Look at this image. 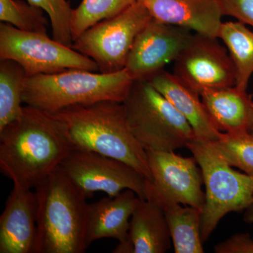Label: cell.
I'll list each match as a JSON object with an SVG mask.
<instances>
[{
	"mask_svg": "<svg viewBox=\"0 0 253 253\" xmlns=\"http://www.w3.org/2000/svg\"><path fill=\"white\" fill-rule=\"evenodd\" d=\"M49 113L62 121L76 149L122 161L151 180L146 151L131 132L123 102L75 105Z\"/></svg>",
	"mask_w": 253,
	"mask_h": 253,
	"instance_id": "7a4b0ae2",
	"label": "cell"
},
{
	"mask_svg": "<svg viewBox=\"0 0 253 253\" xmlns=\"http://www.w3.org/2000/svg\"><path fill=\"white\" fill-rule=\"evenodd\" d=\"M152 16L137 0L114 17L96 23L73 42L72 48L92 59L99 71H122L136 36Z\"/></svg>",
	"mask_w": 253,
	"mask_h": 253,
	"instance_id": "ba28073f",
	"label": "cell"
},
{
	"mask_svg": "<svg viewBox=\"0 0 253 253\" xmlns=\"http://www.w3.org/2000/svg\"><path fill=\"white\" fill-rule=\"evenodd\" d=\"M153 18L218 38L224 16L219 0H140Z\"/></svg>",
	"mask_w": 253,
	"mask_h": 253,
	"instance_id": "5bb4252c",
	"label": "cell"
},
{
	"mask_svg": "<svg viewBox=\"0 0 253 253\" xmlns=\"http://www.w3.org/2000/svg\"><path fill=\"white\" fill-rule=\"evenodd\" d=\"M186 148L201 168L206 187L201 225L204 243L228 213L245 211L252 204L253 176L235 170L212 141L194 139Z\"/></svg>",
	"mask_w": 253,
	"mask_h": 253,
	"instance_id": "8992f818",
	"label": "cell"
},
{
	"mask_svg": "<svg viewBox=\"0 0 253 253\" xmlns=\"http://www.w3.org/2000/svg\"><path fill=\"white\" fill-rule=\"evenodd\" d=\"M193 34L180 26L153 18L136 36L125 69L133 81H150L175 61Z\"/></svg>",
	"mask_w": 253,
	"mask_h": 253,
	"instance_id": "7c38bea8",
	"label": "cell"
},
{
	"mask_svg": "<svg viewBox=\"0 0 253 253\" xmlns=\"http://www.w3.org/2000/svg\"><path fill=\"white\" fill-rule=\"evenodd\" d=\"M28 3L44 10L49 16L53 38L72 48L71 20L73 10L66 0H27Z\"/></svg>",
	"mask_w": 253,
	"mask_h": 253,
	"instance_id": "d4e9b609",
	"label": "cell"
},
{
	"mask_svg": "<svg viewBox=\"0 0 253 253\" xmlns=\"http://www.w3.org/2000/svg\"><path fill=\"white\" fill-rule=\"evenodd\" d=\"M245 211H246L244 214L245 221L249 224H253V201Z\"/></svg>",
	"mask_w": 253,
	"mask_h": 253,
	"instance_id": "83f0119b",
	"label": "cell"
},
{
	"mask_svg": "<svg viewBox=\"0 0 253 253\" xmlns=\"http://www.w3.org/2000/svg\"><path fill=\"white\" fill-rule=\"evenodd\" d=\"M37 212L35 191L14 185L0 216V253H35Z\"/></svg>",
	"mask_w": 253,
	"mask_h": 253,
	"instance_id": "4fadbf2b",
	"label": "cell"
},
{
	"mask_svg": "<svg viewBox=\"0 0 253 253\" xmlns=\"http://www.w3.org/2000/svg\"><path fill=\"white\" fill-rule=\"evenodd\" d=\"M26 78L19 63L13 60H0V130L22 114L23 89Z\"/></svg>",
	"mask_w": 253,
	"mask_h": 253,
	"instance_id": "44dd1931",
	"label": "cell"
},
{
	"mask_svg": "<svg viewBox=\"0 0 253 253\" xmlns=\"http://www.w3.org/2000/svg\"><path fill=\"white\" fill-rule=\"evenodd\" d=\"M137 0H82L71 20L73 42L84 31L104 20L114 17Z\"/></svg>",
	"mask_w": 253,
	"mask_h": 253,
	"instance_id": "7402d4cb",
	"label": "cell"
},
{
	"mask_svg": "<svg viewBox=\"0 0 253 253\" xmlns=\"http://www.w3.org/2000/svg\"><path fill=\"white\" fill-rule=\"evenodd\" d=\"M250 132H251L253 135V113L252 120H251V126H250Z\"/></svg>",
	"mask_w": 253,
	"mask_h": 253,
	"instance_id": "f1b7e54d",
	"label": "cell"
},
{
	"mask_svg": "<svg viewBox=\"0 0 253 253\" xmlns=\"http://www.w3.org/2000/svg\"><path fill=\"white\" fill-rule=\"evenodd\" d=\"M123 104L131 132L146 151H174L196 139L187 120L149 81L134 82Z\"/></svg>",
	"mask_w": 253,
	"mask_h": 253,
	"instance_id": "5b68a950",
	"label": "cell"
},
{
	"mask_svg": "<svg viewBox=\"0 0 253 253\" xmlns=\"http://www.w3.org/2000/svg\"><path fill=\"white\" fill-rule=\"evenodd\" d=\"M174 73L199 92L236 86L235 66L218 38L195 33L174 61Z\"/></svg>",
	"mask_w": 253,
	"mask_h": 253,
	"instance_id": "8fae6325",
	"label": "cell"
},
{
	"mask_svg": "<svg viewBox=\"0 0 253 253\" xmlns=\"http://www.w3.org/2000/svg\"><path fill=\"white\" fill-rule=\"evenodd\" d=\"M216 253H253V239L249 233H239L214 246Z\"/></svg>",
	"mask_w": 253,
	"mask_h": 253,
	"instance_id": "4316f807",
	"label": "cell"
},
{
	"mask_svg": "<svg viewBox=\"0 0 253 253\" xmlns=\"http://www.w3.org/2000/svg\"><path fill=\"white\" fill-rule=\"evenodd\" d=\"M212 142L231 166L253 176V135L249 131L221 132Z\"/></svg>",
	"mask_w": 253,
	"mask_h": 253,
	"instance_id": "cb8c5ba5",
	"label": "cell"
},
{
	"mask_svg": "<svg viewBox=\"0 0 253 253\" xmlns=\"http://www.w3.org/2000/svg\"><path fill=\"white\" fill-rule=\"evenodd\" d=\"M76 149L62 121L28 106L0 130V169L14 186L31 189Z\"/></svg>",
	"mask_w": 253,
	"mask_h": 253,
	"instance_id": "6da1fadb",
	"label": "cell"
},
{
	"mask_svg": "<svg viewBox=\"0 0 253 253\" xmlns=\"http://www.w3.org/2000/svg\"><path fill=\"white\" fill-rule=\"evenodd\" d=\"M224 16L253 28V0H219Z\"/></svg>",
	"mask_w": 253,
	"mask_h": 253,
	"instance_id": "484cf974",
	"label": "cell"
},
{
	"mask_svg": "<svg viewBox=\"0 0 253 253\" xmlns=\"http://www.w3.org/2000/svg\"><path fill=\"white\" fill-rule=\"evenodd\" d=\"M44 12L23 0H0V21L20 31L47 34L49 22Z\"/></svg>",
	"mask_w": 253,
	"mask_h": 253,
	"instance_id": "603a6c76",
	"label": "cell"
},
{
	"mask_svg": "<svg viewBox=\"0 0 253 253\" xmlns=\"http://www.w3.org/2000/svg\"><path fill=\"white\" fill-rule=\"evenodd\" d=\"M218 39L224 42L235 66L236 86L247 90L253 74V31L239 21L222 22Z\"/></svg>",
	"mask_w": 253,
	"mask_h": 253,
	"instance_id": "ffe728a7",
	"label": "cell"
},
{
	"mask_svg": "<svg viewBox=\"0 0 253 253\" xmlns=\"http://www.w3.org/2000/svg\"><path fill=\"white\" fill-rule=\"evenodd\" d=\"M21 65L27 77L71 69L99 72L87 56L51 39L47 34L20 31L8 23L0 24V60Z\"/></svg>",
	"mask_w": 253,
	"mask_h": 253,
	"instance_id": "52a82bcc",
	"label": "cell"
},
{
	"mask_svg": "<svg viewBox=\"0 0 253 253\" xmlns=\"http://www.w3.org/2000/svg\"><path fill=\"white\" fill-rule=\"evenodd\" d=\"M60 168L86 198L96 191L113 197L130 189L146 199V178L134 168L115 158L92 151L73 150Z\"/></svg>",
	"mask_w": 253,
	"mask_h": 253,
	"instance_id": "9c48e42d",
	"label": "cell"
},
{
	"mask_svg": "<svg viewBox=\"0 0 253 253\" xmlns=\"http://www.w3.org/2000/svg\"><path fill=\"white\" fill-rule=\"evenodd\" d=\"M38 203L35 253H83L86 197L60 168L35 187Z\"/></svg>",
	"mask_w": 253,
	"mask_h": 253,
	"instance_id": "3957f363",
	"label": "cell"
},
{
	"mask_svg": "<svg viewBox=\"0 0 253 253\" xmlns=\"http://www.w3.org/2000/svg\"><path fill=\"white\" fill-rule=\"evenodd\" d=\"M134 191L126 189L113 197H104L88 205L86 222V244L102 239L118 240L119 244L126 241L129 221L139 201Z\"/></svg>",
	"mask_w": 253,
	"mask_h": 253,
	"instance_id": "2e32d148",
	"label": "cell"
},
{
	"mask_svg": "<svg viewBox=\"0 0 253 253\" xmlns=\"http://www.w3.org/2000/svg\"><path fill=\"white\" fill-rule=\"evenodd\" d=\"M175 253H203L201 225L203 211L192 206L169 204L161 206Z\"/></svg>",
	"mask_w": 253,
	"mask_h": 253,
	"instance_id": "d6986e66",
	"label": "cell"
},
{
	"mask_svg": "<svg viewBox=\"0 0 253 253\" xmlns=\"http://www.w3.org/2000/svg\"><path fill=\"white\" fill-rule=\"evenodd\" d=\"M146 154L151 180L146 179V199L161 206L179 204L204 211V179L194 157H182L174 151L149 150Z\"/></svg>",
	"mask_w": 253,
	"mask_h": 253,
	"instance_id": "30bf717a",
	"label": "cell"
},
{
	"mask_svg": "<svg viewBox=\"0 0 253 253\" xmlns=\"http://www.w3.org/2000/svg\"><path fill=\"white\" fill-rule=\"evenodd\" d=\"M201 97L211 119L221 132L249 131L253 113L252 96L236 86L206 89Z\"/></svg>",
	"mask_w": 253,
	"mask_h": 253,
	"instance_id": "ac0fdd59",
	"label": "cell"
},
{
	"mask_svg": "<svg viewBox=\"0 0 253 253\" xmlns=\"http://www.w3.org/2000/svg\"><path fill=\"white\" fill-rule=\"evenodd\" d=\"M134 81L126 69L102 73L81 69L27 77L23 104L47 113L102 101L123 102Z\"/></svg>",
	"mask_w": 253,
	"mask_h": 253,
	"instance_id": "277c9868",
	"label": "cell"
},
{
	"mask_svg": "<svg viewBox=\"0 0 253 253\" xmlns=\"http://www.w3.org/2000/svg\"><path fill=\"white\" fill-rule=\"evenodd\" d=\"M149 81L187 120L194 129L196 139L218 140L221 131L213 123L199 92L181 81L174 73L165 70Z\"/></svg>",
	"mask_w": 253,
	"mask_h": 253,
	"instance_id": "e0dca14e",
	"label": "cell"
},
{
	"mask_svg": "<svg viewBox=\"0 0 253 253\" xmlns=\"http://www.w3.org/2000/svg\"><path fill=\"white\" fill-rule=\"evenodd\" d=\"M170 233L164 211L151 198L139 199L131 214L126 241L113 253H164L171 248Z\"/></svg>",
	"mask_w": 253,
	"mask_h": 253,
	"instance_id": "9a60e30c",
	"label": "cell"
}]
</instances>
